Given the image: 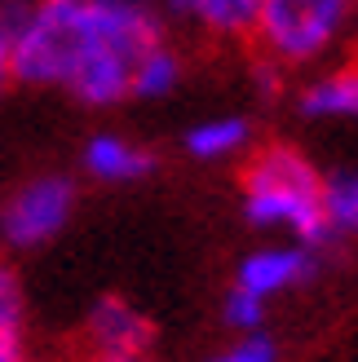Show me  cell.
Instances as JSON below:
<instances>
[{"mask_svg": "<svg viewBox=\"0 0 358 362\" xmlns=\"http://www.w3.org/2000/svg\"><path fill=\"white\" fill-rule=\"evenodd\" d=\"M164 40L159 0H31L13 31V80L76 98L80 106L129 102L142 53Z\"/></svg>", "mask_w": 358, "mask_h": 362, "instance_id": "6da1fadb", "label": "cell"}, {"mask_svg": "<svg viewBox=\"0 0 358 362\" xmlns=\"http://www.w3.org/2000/svg\"><path fill=\"white\" fill-rule=\"evenodd\" d=\"M239 208L261 234L306 247L332 243L323 221V173L296 146H261L248 159L239 173Z\"/></svg>", "mask_w": 358, "mask_h": 362, "instance_id": "7a4b0ae2", "label": "cell"}, {"mask_svg": "<svg viewBox=\"0 0 358 362\" xmlns=\"http://www.w3.org/2000/svg\"><path fill=\"white\" fill-rule=\"evenodd\" d=\"M354 0H261L257 40L275 66H310L341 45Z\"/></svg>", "mask_w": 358, "mask_h": 362, "instance_id": "3957f363", "label": "cell"}, {"mask_svg": "<svg viewBox=\"0 0 358 362\" xmlns=\"http://www.w3.org/2000/svg\"><path fill=\"white\" fill-rule=\"evenodd\" d=\"M76 181L62 173L27 177L0 199V247L9 252H35L53 243L76 216Z\"/></svg>", "mask_w": 358, "mask_h": 362, "instance_id": "277c9868", "label": "cell"}, {"mask_svg": "<svg viewBox=\"0 0 358 362\" xmlns=\"http://www.w3.org/2000/svg\"><path fill=\"white\" fill-rule=\"evenodd\" d=\"M314 269H318L314 247L292 243V239H265L261 247H253V252L239 257L235 283H230V287H239V292H248V296H257V300L270 305L275 296L306 287L314 279Z\"/></svg>", "mask_w": 358, "mask_h": 362, "instance_id": "5b68a950", "label": "cell"}, {"mask_svg": "<svg viewBox=\"0 0 358 362\" xmlns=\"http://www.w3.org/2000/svg\"><path fill=\"white\" fill-rule=\"evenodd\" d=\"M151 318L124 296H102L84 314V340L93 358H120V354H146L151 349Z\"/></svg>", "mask_w": 358, "mask_h": 362, "instance_id": "8992f818", "label": "cell"}, {"mask_svg": "<svg viewBox=\"0 0 358 362\" xmlns=\"http://www.w3.org/2000/svg\"><path fill=\"white\" fill-rule=\"evenodd\" d=\"M80 168L98 181V186H133V181L155 173V155L133 141L129 133H111L102 129L84 141L80 151Z\"/></svg>", "mask_w": 358, "mask_h": 362, "instance_id": "52a82bcc", "label": "cell"}, {"mask_svg": "<svg viewBox=\"0 0 358 362\" xmlns=\"http://www.w3.org/2000/svg\"><path fill=\"white\" fill-rule=\"evenodd\" d=\"M159 13L212 40H248L257 31L261 0H159Z\"/></svg>", "mask_w": 358, "mask_h": 362, "instance_id": "ba28073f", "label": "cell"}, {"mask_svg": "<svg viewBox=\"0 0 358 362\" xmlns=\"http://www.w3.org/2000/svg\"><path fill=\"white\" fill-rule=\"evenodd\" d=\"M296 111L306 119L358 124V62L318 71V76L296 93Z\"/></svg>", "mask_w": 358, "mask_h": 362, "instance_id": "9c48e42d", "label": "cell"}, {"mask_svg": "<svg viewBox=\"0 0 358 362\" xmlns=\"http://www.w3.org/2000/svg\"><path fill=\"white\" fill-rule=\"evenodd\" d=\"M186 155L195 164H226V159H239L253 146V124L243 115H204L200 124H190L182 137Z\"/></svg>", "mask_w": 358, "mask_h": 362, "instance_id": "30bf717a", "label": "cell"}, {"mask_svg": "<svg viewBox=\"0 0 358 362\" xmlns=\"http://www.w3.org/2000/svg\"><path fill=\"white\" fill-rule=\"evenodd\" d=\"M0 362H31L23 279L5 257H0Z\"/></svg>", "mask_w": 358, "mask_h": 362, "instance_id": "8fae6325", "label": "cell"}, {"mask_svg": "<svg viewBox=\"0 0 358 362\" xmlns=\"http://www.w3.org/2000/svg\"><path fill=\"white\" fill-rule=\"evenodd\" d=\"M182 80H186V58L177 53V45L159 40L155 49L142 53V62H137V71H133V84H129V98H137V102L173 98Z\"/></svg>", "mask_w": 358, "mask_h": 362, "instance_id": "7c38bea8", "label": "cell"}, {"mask_svg": "<svg viewBox=\"0 0 358 362\" xmlns=\"http://www.w3.org/2000/svg\"><path fill=\"white\" fill-rule=\"evenodd\" d=\"M323 221H328V239L358 243V168L323 177Z\"/></svg>", "mask_w": 358, "mask_h": 362, "instance_id": "4fadbf2b", "label": "cell"}, {"mask_svg": "<svg viewBox=\"0 0 358 362\" xmlns=\"http://www.w3.org/2000/svg\"><path fill=\"white\" fill-rule=\"evenodd\" d=\"M265 310H270V305L257 300V296H248V292H239V287H230L226 300H221V318H226V327L235 332V336L261 332L265 327Z\"/></svg>", "mask_w": 358, "mask_h": 362, "instance_id": "5bb4252c", "label": "cell"}, {"mask_svg": "<svg viewBox=\"0 0 358 362\" xmlns=\"http://www.w3.org/2000/svg\"><path fill=\"white\" fill-rule=\"evenodd\" d=\"M200 362H279V345L265 332H253V336H235L230 345L204 354Z\"/></svg>", "mask_w": 358, "mask_h": 362, "instance_id": "9a60e30c", "label": "cell"}, {"mask_svg": "<svg viewBox=\"0 0 358 362\" xmlns=\"http://www.w3.org/2000/svg\"><path fill=\"white\" fill-rule=\"evenodd\" d=\"M9 58H13V40H9L5 23H0V98H5V88H9V80H13V66H9Z\"/></svg>", "mask_w": 358, "mask_h": 362, "instance_id": "2e32d148", "label": "cell"}, {"mask_svg": "<svg viewBox=\"0 0 358 362\" xmlns=\"http://www.w3.org/2000/svg\"><path fill=\"white\" fill-rule=\"evenodd\" d=\"M88 362H151V354H120V358H88Z\"/></svg>", "mask_w": 358, "mask_h": 362, "instance_id": "e0dca14e", "label": "cell"}]
</instances>
